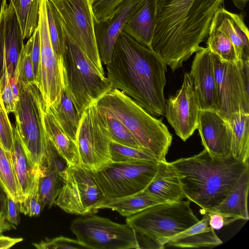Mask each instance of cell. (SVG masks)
<instances>
[{
	"label": "cell",
	"mask_w": 249,
	"mask_h": 249,
	"mask_svg": "<svg viewBox=\"0 0 249 249\" xmlns=\"http://www.w3.org/2000/svg\"><path fill=\"white\" fill-rule=\"evenodd\" d=\"M224 0H158L152 49L171 69L202 47Z\"/></svg>",
	"instance_id": "obj_1"
},
{
	"label": "cell",
	"mask_w": 249,
	"mask_h": 249,
	"mask_svg": "<svg viewBox=\"0 0 249 249\" xmlns=\"http://www.w3.org/2000/svg\"><path fill=\"white\" fill-rule=\"evenodd\" d=\"M106 67L113 88L124 92L152 116H165L166 65L153 50L123 31Z\"/></svg>",
	"instance_id": "obj_2"
},
{
	"label": "cell",
	"mask_w": 249,
	"mask_h": 249,
	"mask_svg": "<svg viewBox=\"0 0 249 249\" xmlns=\"http://www.w3.org/2000/svg\"><path fill=\"white\" fill-rule=\"evenodd\" d=\"M171 163L178 176L185 197L204 211L211 210L221 204L249 167V163H244L232 156L218 158L205 149Z\"/></svg>",
	"instance_id": "obj_3"
},
{
	"label": "cell",
	"mask_w": 249,
	"mask_h": 249,
	"mask_svg": "<svg viewBox=\"0 0 249 249\" xmlns=\"http://www.w3.org/2000/svg\"><path fill=\"white\" fill-rule=\"evenodd\" d=\"M99 110L119 120L158 161H166L173 137L161 119L149 113L124 92L112 88L96 103Z\"/></svg>",
	"instance_id": "obj_4"
},
{
	"label": "cell",
	"mask_w": 249,
	"mask_h": 249,
	"mask_svg": "<svg viewBox=\"0 0 249 249\" xmlns=\"http://www.w3.org/2000/svg\"><path fill=\"white\" fill-rule=\"evenodd\" d=\"M199 221L188 199L154 205L127 217L126 223L135 231L139 249H163L170 238Z\"/></svg>",
	"instance_id": "obj_5"
},
{
	"label": "cell",
	"mask_w": 249,
	"mask_h": 249,
	"mask_svg": "<svg viewBox=\"0 0 249 249\" xmlns=\"http://www.w3.org/2000/svg\"><path fill=\"white\" fill-rule=\"evenodd\" d=\"M19 93L14 113L16 128L27 157L36 168L47 159L50 144L44 124L45 106L36 83H18Z\"/></svg>",
	"instance_id": "obj_6"
},
{
	"label": "cell",
	"mask_w": 249,
	"mask_h": 249,
	"mask_svg": "<svg viewBox=\"0 0 249 249\" xmlns=\"http://www.w3.org/2000/svg\"><path fill=\"white\" fill-rule=\"evenodd\" d=\"M66 34L67 47L63 56L65 89L81 117L85 108L96 104L113 87L105 75Z\"/></svg>",
	"instance_id": "obj_7"
},
{
	"label": "cell",
	"mask_w": 249,
	"mask_h": 249,
	"mask_svg": "<svg viewBox=\"0 0 249 249\" xmlns=\"http://www.w3.org/2000/svg\"><path fill=\"white\" fill-rule=\"evenodd\" d=\"M54 204L67 213L85 215L96 213L107 199L93 171L80 165H67Z\"/></svg>",
	"instance_id": "obj_8"
},
{
	"label": "cell",
	"mask_w": 249,
	"mask_h": 249,
	"mask_svg": "<svg viewBox=\"0 0 249 249\" xmlns=\"http://www.w3.org/2000/svg\"><path fill=\"white\" fill-rule=\"evenodd\" d=\"M158 163L157 160L111 161L93 173L108 201L144 190L153 178Z\"/></svg>",
	"instance_id": "obj_9"
},
{
	"label": "cell",
	"mask_w": 249,
	"mask_h": 249,
	"mask_svg": "<svg viewBox=\"0 0 249 249\" xmlns=\"http://www.w3.org/2000/svg\"><path fill=\"white\" fill-rule=\"evenodd\" d=\"M70 230L87 249H139L136 234L127 224L89 214L72 220Z\"/></svg>",
	"instance_id": "obj_10"
},
{
	"label": "cell",
	"mask_w": 249,
	"mask_h": 249,
	"mask_svg": "<svg viewBox=\"0 0 249 249\" xmlns=\"http://www.w3.org/2000/svg\"><path fill=\"white\" fill-rule=\"evenodd\" d=\"M111 142L104 114L96 104L85 108L76 137L80 165L96 171L110 162Z\"/></svg>",
	"instance_id": "obj_11"
},
{
	"label": "cell",
	"mask_w": 249,
	"mask_h": 249,
	"mask_svg": "<svg viewBox=\"0 0 249 249\" xmlns=\"http://www.w3.org/2000/svg\"><path fill=\"white\" fill-rule=\"evenodd\" d=\"M55 7L65 32L105 75L95 33L90 0H50Z\"/></svg>",
	"instance_id": "obj_12"
},
{
	"label": "cell",
	"mask_w": 249,
	"mask_h": 249,
	"mask_svg": "<svg viewBox=\"0 0 249 249\" xmlns=\"http://www.w3.org/2000/svg\"><path fill=\"white\" fill-rule=\"evenodd\" d=\"M213 55L218 110L227 119L235 112L249 113V61L232 63Z\"/></svg>",
	"instance_id": "obj_13"
},
{
	"label": "cell",
	"mask_w": 249,
	"mask_h": 249,
	"mask_svg": "<svg viewBox=\"0 0 249 249\" xmlns=\"http://www.w3.org/2000/svg\"><path fill=\"white\" fill-rule=\"evenodd\" d=\"M38 27L41 57L36 81L43 98L45 109L57 105L65 88V72L63 59H59L53 49L48 27L46 0H41Z\"/></svg>",
	"instance_id": "obj_14"
},
{
	"label": "cell",
	"mask_w": 249,
	"mask_h": 249,
	"mask_svg": "<svg viewBox=\"0 0 249 249\" xmlns=\"http://www.w3.org/2000/svg\"><path fill=\"white\" fill-rule=\"evenodd\" d=\"M200 107L191 77L185 72L181 88L165 100V116L176 134L186 141L197 129Z\"/></svg>",
	"instance_id": "obj_15"
},
{
	"label": "cell",
	"mask_w": 249,
	"mask_h": 249,
	"mask_svg": "<svg viewBox=\"0 0 249 249\" xmlns=\"http://www.w3.org/2000/svg\"><path fill=\"white\" fill-rule=\"evenodd\" d=\"M20 27L12 3L2 0L0 10V82L17 74L19 57L24 45Z\"/></svg>",
	"instance_id": "obj_16"
},
{
	"label": "cell",
	"mask_w": 249,
	"mask_h": 249,
	"mask_svg": "<svg viewBox=\"0 0 249 249\" xmlns=\"http://www.w3.org/2000/svg\"><path fill=\"white\" fill-rule=\"evenodd\" d=\"M247 37V30L238 20L224 15L213 17L207 36V47L220 60L235 63V50L242 48Z\"/></svg>",
	"instance_id": "obj_17"
},
{
	"label": "cell",
	"mask_w": 249,
	"mask_h": 249,
	"mask_svg": "<svg viewBox=\"0 0 249 249\" xmlns=\"http://www.w3.org/2000/svg\"><path fill=\"white\" fill-rule=\"evenodd\" d=\"M197 129L204 149L210 155L218 158L232 156L231 128L218 110L200 109Z\"/></svg>",
	"instance_id": "obj_18"
},
{
	"label": "cell",
	"mask_w": 249,
	"mask_h": 249,
	"mask_svg": "<svg viewBox=\"0 0 249 249\" xmlns=\"http://www.w3.org/2000/svg\"><path fill=\"white\" fill-rule=\"evenodd\" d=\"M189 74L200 109L218 110L213 55L207 47L196 52Z\"/></svg>",
	"instance_id": "obj_19"
},
{
	"label": "cell",
	"mask_w": 249,
	"mask_h": 249,
	"mask_svg": "<svg viewBox=\"0 0 249 249\" xmlns=\"http://www.w3.org/2000/svg\"><path fill=\"white\" fill-rule=\"evenodd\" d=\"M143 0H124L107 19L95 22V33L100 58L107 65L111 61L115 44L128 18Z\"/></svg>",
	"instance_id": "obj_20"
},
{
	"label": "cell",
	"mask_w": 249,
	"mask_h": 249,
	"mask_svg": "<svg viewBox=\"0 0 249 249\" xmlns=\"http://www.w3.org/2000/svg\"><path fill=\"white\" fill-rule=\"evenodd\" d=\"M61 157L50 142L47 159L40 168L38 192L42 209L54 204L62 183V173L66 168L59 158Z\"/></svg>",
	"instance_id": "obj_21"
},
{
	"label": "cell",
	"mask_w": 249,
	"mask_h": 249,
	"mask_svg": "<svg viewBox=\"0 0 249 249\" xmlns=\"http://www.w3.org/2000/svg\"><path fill=\"white\" fill-rule=\"evenodd\" d=\"M158 0H143L134 9L123 31L139 43L152 49Z\"/></svg>",
	"instance_id": "obj_22"
},
{
	"label": "cell",
	"mask_w": 249,
	"mask_h": 249,
	"mask_svg": "<svg viewBox=\"0 0 249 249\" xmlns=\"http://www.w3.org/2000/svg\"><path fill=\"white\" fill-rule=\"evenodd\" d=\"M143 191L161 203L178 202L185 197L175 168L167 161H158L153 178Z\"/></svg>",
	"instance_id": "obj_23"
},
{
	"label": "cell",
	"mask_w": 249,
	"mask_h": 249,
	"mask_svg": "<svg viewBox=\"0 0 249 249\" xmlns=\"http://www.w3.org/2000/svg\"><path fill=\"white\" fill-rule=\"evenodd\" d=\"M222 243L210 225L208 212L204 211L201 220L170 238L165 246L181 248H212Z\"/></svg>",
	"instance_id": "obj_24"
},
{
	"label": "cell",
	"mask_w": 249,
	"mask_h": 249,
	"mask_svg": "<svg viewBox=\"0 0 249 249\" xmlns=\"http://www.w3.org/2000/svg\"><path fill=\"white\" fill-rule=\"evenodd\" d=\"M249 189V167L240 177L237 183L224 201L209 212H217L225 218L226 225L236 220H248V196Z\"/></svg>",
	"instance_id": "obj_25"
},
{
	"label": "cell",
	"mask_w": 249,
	"mask_h": 249,
	"mask_svg": "<svg viewBox=\"0 0 249 249\" xmlns=\"http://www.w3.org/2000/svg\"><path fill=\"white\" fill-rule=\"evenodd\" d=\"M13 127V144L10 154L18 186L19 203L27 196L40 168H35L30 162L16 127Z\"/></svg>",
	"instance_id": "obj_26"
},
{
	"label": "cell",
	"mask_w": 249,
	"mask_h": 249,
	"mask_svg": "<svg viewBox=\"0 0 249 249\" xmlns=\"http://www.w3.org/2000/svg\"><path fill=\"white\" fill-rule=\"evenodd\" d=\"M44 124L49 140L67 165H80L76 142L62 130L47 110L44 113Z\"/></svg>",
	"instance_id": "obj_27"
},
{
	"label": "cell",
	"mask_w": 249,
	"mask_h": 249,
	"mask_svg": "<svg viewBox=\"0 0 249 249\" xmlns=\"http://www.w3.org/2000/svg\"><path fill=\"white\" fill-rule=\"evenodd\" d=\"M227 120L232 130L231 155L240 161L249 163V113L235 112Z\"/></svg>",
	"instance_id": "obj_28"
},
{
	"label": "cell",
	"mask_w": 249,
	"mask_h": 249,
	"mask_svg": "<svg viewBox=\"0 0 249 249\" xmlns=\"http://www.w3.org/2000/svg\"><path fill=\"white\" fill-rule=\"evenodd\" d=\"M68 136L76 142V137L81 116L66 89L63 90L58 104L47 109Z\"/></svg>",
	"instance_id": "obj_29"
},
{
	"label": "cell",
	"mask_w": 249,
	"mask_h": 249,
	"mask_svg": "<svg viewBox=\"0 0 249 249\" xmlns=\"http://www.w3.org/2000/svg\"><path fill=\"white\" fill-rule=\"evenodd\" d=\"M161 203L144 191L129 196L107 201L99 209H109L125 217L131 216L152 206Z\"/></svg>",
	"instance_id": "obj_30"
},
{
	"label": "cell",
	"mask_w": 249,
	"mask_h": 249,
	"mask_svg": "<svg viewBox=\"0 0 249 249\" xmlns=\"http://www.w3.org/2000/svg\"><path fill=\"white\" fill-rule=\"evenodd\" d=\"M41 0H15L12 4L23 39L31 37L38 27Z\"/></svg>",
	"instance_id": "obj_31"
},
{
	"label": "cell",
	"mask_w": 249,
	"mask_h": 249,
	"mask_svg": "<svg viewBox=\"0 0 249 249\" xmlns=\"http://www.w3.org/2000/svg\"><path fill=\"white\" fill-rule=\"evenodd\" d=\"M47 23L50 38L53 52L57 57L63 60L67 47V34L56 9L50 0H46Z\"/></svg>",
	"instance_id": "obj_32"
},
{
	"label": "cell",
	"mask_w": 249,
	"mask_h": 249,
	"mask_svg": "<svg viewBox=\"0 0 249 249\" xmlns=\"http://www.w3.org/2000/svg\"><path fill=\"white\" fill-rule=\"evenodd\" d=\"M0 186L6 195L18 203L19 192L10 154L0 144Z\"/></svg>",
	"instance_id": "obj_33"
},
{
	"label": "cell",
	"mask_w": 249,
	"mask_h": 249,
	"mask_svg": "<svg viewBox=\"0 0 249 249\" xmlns=\"http://www.w3.org/2000/svg\"><path fill=\"white\" fill-rule=\"evenodd\" d=\"M101 111L104 114L107 128L111 142L146 151L123 123L116 118Z\"/></svg>",
	"instance_id": "obj_34"
},
{
	"label": "cell",
	"mask_w": 249,
	"mask_h": 249,
	"mask_svg": "<svg viewBox=\"0 0 249 249\" xmlns=\"http://www.w3.org/2000/svg\"><path fill=\"white\" fill-rule=\"evenodd\" d=\"M111 161L132 162L137 160H157L149 153L111 142L110 146Z\"/></svg>",
	"instance_id": "obj_35"
},
{
	"label": "cell",
	"mask_w": 249,
	"mask_h": 249,
	"mask_svg": "<svg viewBox=\"0 0 249 249\" xmlns=\"http://www.w3.org/2000/svg\"><path fill=\"white\" fill-rule=\"evenodd\" d=\"M40 169L27 196L18 203L20 212L30 217L38 216L43 210L40 202L38 192Z\"/></svg>",
	"instance_id": "obj_36"
},
{
	"label": "cell",
	"mask_w": 249,
	"mask_h": 249,
	"mask_svg": "<svg viewBox=\"0 0 249 249\" xmlns=\"http://www.w3.org/2000/svg\"><path fill=\"white\" fill-rule=\"evenodd\" d=\"M30 51L31 45L28 40L22 49L17 69L18 83L25 85L36 83L30 56Z\"/></svg>",
	"instance_id": "obj_37"
},
{
	"label": "cell",
	"mask_w": 249,
	"mask_h": 249,
	"mask_svg": "<svg viewBox=\"0 0 249 249\" xmlns=\"http://www.w3.org/2000/svg\"><path fill=\"white\" fill-rule=\"evenodd\" d=\"M0 144L10 152L13 144V127L10 123L0 93Z\"/></svg>",
	"instance_id": "obj_38"
},
{
	"label": "cell",
	"mask_w": 249,
	"mask_h": 249,
	"mask_svg": "<svg viewBox=\"0 0 249 249\" xmlns=\"http://www.w3.org/2000/svg\"><path fill=\"white\" fill-rule=\"evenodd\" d=\"M33 246L38 249H87L77 239H71L64 236L53 238H46L39 243H33Z\"/></svg>",
	"instance_id": "obj_39"
},
{
	"label": "cell",
	"mask_w": 249,
	"mask_h": 249,
	"mask_svg": "<svg viewBox=\"0 0 249 249\" xmlns=\"http://www.w3.org/2000/svg\"><path fill=\"white\" fill-rule=\"evenodd\" d=\"M124 0H96L92 5L95 23L110 17Z\"/></svg>",
	"instance_id": "obj_40"
},
{
	"label": "cell",
	"mask_w": 249,
	"mask_h": 249,
	"mask_svg": "<svg viewBox=\"0 0 249 249\" xmlns=\"http://www.w3.org/2000/svg\"><path fill=\"white\" fill-rule=\"evenodd\" d=\"M28 40L31 45L30 56L36 83L39 74L41 57L40 39L38 25Z\"/></svg>",
	"instance_id": "obj_41"
},
{
	"label": "cell",
	"mask_w": 249,
	"mask_h": 249,
	"mask_svg": "<svg viewBox=\"0 0 249 249\" xmlns=\"http://www.w3.org/2000/svg\"><path fill=\"white\" fill-rule=\"evenodd\" d=\"M0 93L7 113H14L16 109V97L9 82L6 78L0 83Z\"/></svg>",
	"instance_id": "obj_42"
},
{
	"label": "cell",
	"mask_w": 249,
	"mask_h": 249,
	"mask_svg": "<svg viewBox=\"0 0 249 249\" xmlns=\"http://www.w3.org/2000/svg\"><path fill=\"white\" fill-rule=\"evenodd\" d=\"M6 196V220L14 226H18L20 223V211L18 203L14 201L10 196Z\"/></svg>",
	"instance_id": "obj_43"
},
{
	"label": "cell",
	"mask_w": 249,
	"mask_h": 249,
	"mask_svg": "<svg viewBox=\"0 0 249 249\" xmlns=\"http://www.w3.org/2000/svg\"><path fill=\"white\" fill-rule=\"evenodd\" d=\"M209 214V223L213 230H218L226 225L225 217L220 213L207 211Z\"/></svg>",
	"instance_id": "obj_44"
},
{
	"label": "cell",
	"mask_w": 249,
	"mask_h": 249,
	"mask_svg": "<svg viewBox=\"0 0 249 249\" xmlns=\"http://www.w3.org/2000/svg\"><path fill=\"white\" fill-rule=\"evenodd\" d=\"M22 240V238H13L0 234V249L10 248Z\"/></svg>",
	"instance_id": "obj_45"
},
{
	"label": "cell",
	"mask_w": 249,
	"mask_h": 249,
	"mask_svg": "<svg viewBox=\"0 0 249 249\" xmlns=\"http://www.w3.org/2000/svg\"><path fill=\"white\" fill-rule=\"evenodd\" d=\"M15 228L14 225L6 220L5 211L0 212V234Z\"/></svg>",
	"instance_id": "obj_46"
},
{
	"label": "cell",
	"mask_w": 249,
	"mask_h": 249,
	"mask_svg": "<svg viewBox=\"0 0 249 249\" xmlns=\"http://www.w3.org/2000/svg\"><path fill=\"white\" fill-rule=\"evenodd\" d=\"M7 196L4 191H0V212L5 211Z\"/></svg>",
	"instance_id": "obj_47"
},
{
	"label": "cell",
	"mask_w": 249,
	"mask_h": 249,
	"mask_svg": "<svg viewBox=\"0 0 249 249\" xmlns=\"http://www.w3.org/2000/svg\"><path fill=\"white\" fill-rule=\"evenodd\" d=\"M234 5L238 9L243 10L246 7L249 0H231Z\"/></svg>",
	"instance_id": "obj_48"
},
{
	"label": "cell",
	"mask_w": 249,
	"mask_h": 249,
	"mask_svg": "<svg viewBox=\"0 0 249 249\" xmlns=\"http://www.w3.org/2000/svg\"><path fill=\"white\" fill-rule=\"evenodd\" d=\"M9 1L13 4L15 1V0H9Z\"/></svg>",
	"instance_id": "obj_49"
},
{
	"label": "cell",
	"mask_w": 249,
	"mask_h": 249,
	"mask_svg": "<svg viewBox=\"0 0 249 249\" xmlns=\"http://www.w3.org/2000/svg\"><path fill=\"white\" fill-rule=\"evenodd\" d=\"M91 3L92 4L94 1H95L96 0H90Z\"/></svg>",
	"instance_id": "obj_50"
}]
</instances>
